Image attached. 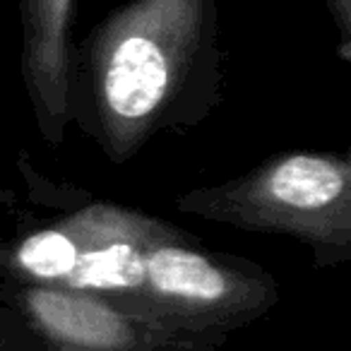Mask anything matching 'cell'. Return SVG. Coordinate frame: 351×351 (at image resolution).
I'll return each mask as SVG.
<instances>
[{"instance_id":"6da1fadb","label":"cell","mask_w":351,"mask_h":351,"mask_svg":"<svg viewBox=\"0 0 351 351\" xmlns=\"http://www.w3.org/2000/svg\"><path fill=\"white\" fill-rule=\"evenodd\" d=\"M36 178V176H34ZM53 215L0 236V274L101 296L161 327L200 337L260 320L279 301L263 265L210 250L161 217L53 188Z\"/></svg>"},{"instance_id":"7a4b0ae2","label":"cell","mask_w":351,"mask_h":351,"mask_svg":"<svg viewBox=\"0 0 351 351\" xmlns=\"http://www.w3.org/2000/svg\"><path fill=\"white\" fill-rule=\"evenodd\" d=\"M224 99L219 0H130L75 46L70 123L113 166Z\"/></svg>"},{"instance_id":"3957f363","label":"cell","mask_w":351,"mask_h":351,"mask_svg":"<svg viewBox=\"0 0 351 351\" xmlns=\"http://www.w3.org/2000/svg\"><path fill=\"white\" fill-rule=\"evenodd\" d=\"M183 215L250 234L287 236L317 267L351 260V159L346 152H282L239 178L186 191Z\"/></svg>"},{"instance_id":"277c9868","label":"cell","mask_w":351,"mask_h":351,"mask_svg":"<svg viewBox=\"0 0 351 351\" xmlns=\"http://www.w3.org/2000/svg\"><path fill=\"white\" fill-rule=\"evenodd\" d=\"M0 303L44 351H224L226 337L176 332L87 291L20 282L0 274Z\"/></svg>"},{"instance_id":"5b68a950","label":"cell","mask_w":351,"mask_h":351,"mask_svg":"<svg viewBox=\"0 0 351 351\" xmlns=\"http://www.w3.org/2000/svg\"><path fill=\"white\" fill-rule=\"evenodd\" d=\"M75 3L77 0H17L22 27V82L36 128L53 147L63 145L70 125Z\"/></svg>"},{"instance_id":"8992f818","label":"cell","mask_w":351,"mask_h":351,"mask_svg":"<svg viewBox=\"0 0 351 351\" xmlns=\"http://www.w3.org/2000/svg\"><path fill=\"white\" fill-rule=\"evenodd\" d=\"M0 351H44L29 327L0 303Z\"/></svg>"},{"instance_id":"52a82bcc","label":"cell","mask_w":351,"mask_h":351,"mask_svg":"<svg viewBox=\"0 0 351 351\" xmlns=\"http://www.w3.org/2000/svg\"><path fill=\"white\" fill-rule=\"evenodd\" d=\"M332 27L337 32V56L351 63V0H325Z\"/></svg>"}]
</instances>
